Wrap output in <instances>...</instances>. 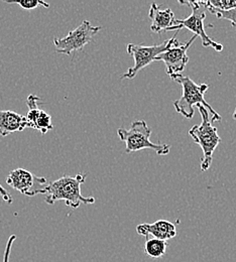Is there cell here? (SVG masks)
<instances>
[{
  "mask_svg": "<svg viewBox=\"0 0 236 262\" xmlns=\"http://www.w3.org/2000/svg\"><path fill=\"white\" fill-rule=\"evenodd\" d=\"M170 79L181 85L183 89L182 97L174 102V107L178 113L185 118L191 119L195 113V106L201 105L208 112L211 122H219L222 117L219 115L213 107L205 100V93L209 89L207 84H197L190 77H185L182 74L170 76Z\"/></svg>",
  "mask_w": 236,
  "mask_h": 262,
  "instance_id": "6da1fadb",
  "label": "cell"
},
{
  "mask_svg": "<svg viewBox=\"0 0 236 262\" xmlns=\"http://www.w3.org/2000/svg\"><path fill=\"white\" fill-rule=\"evenodd\" d=\"M86 177L87 173H78L74 177L64 176L48 184L44 193L46 203L54 205L58 201H64L72 209H78L82 204H94L93 196H84L81 193V186L85 183Z\"/></svg>",
  "mask_w": 236,
  "mask_h": 262,
  "instance_id": "7a4b0ae2",
  "label": "cell"
},
{
  "mask_svg": "<svg viewBox=\"0 0 236 262\" xmlns=\"http://www.w3.org/2000/svg\"><path fill=\"white\" fill-rule=\"evenodd\" d=\"M152 129L147 126L144 120H135L130 129L118 128L117 135L121 141L125 143V152L132 154L145 148L153 149L159 156H167L170 150V146L166 143H154L149 137Z\"/></svg>",
  "mask_w": 236,
  "mask_h": 262,
  "instance_id": "3957f363",
  "label": "cell"
},
{
  "mask_svg": "<svg viewBox=\"0 0 236 262\" xmlns=\"http://www.w3.org/2000/svg\"><path fill=\"white\" fill-rule=\"evenodd\" d=\"M196 107L200 112L202 122L200 125H194L189 130V135L202 148L201 170L206 171L209 169L212 164L213 154L221 142V137L217 132V128L212 125L209 112L201 105H198Z\"/></svg>",
  "mask_w": 236,
  "mask_h": 262,
  "instance_id": "277c9868",
  "label": "cell"
},
{
  "mask_svg": "<svg viewBox=\"0 0 236 262\" xmlns=\"http://www.w3.org/2000/svg\"><path fill=\"white\" fill-rule=\"evenodd\" d=\"M181 4L189 5L192 8V13L190 16H188L185 19H176L175 25L171 29H169V32H178L182 29H187L188 31L194 33V35L199 36L202 40V46L205 48H212L216 52H222L223 46L221 43H218L214 41L211 37L207 35L204 29V19L206 17L205 15V4L204 1H179Z\"/></svg>",
  "mask_w": 236,
  "mask_h": 262,
  "instance_id": "5b68a950",
  "label": "cell"
},
{
  "mask_svg": "<svg viewBox=\"0 0 236 262\" xmlns=\"http://www.w3.org/2000/svg\"><path fill=\"white\" fill-rule=\"evenodd\" d=\"M101 27H94L88 20H83L81 25L71 31L65 37H54L56 52L71 56L72 53L82 51L83 48L92 41L93 36L101 31Z\"/></svg>",
  "mask_w": 236,
  "mask_h": 262,
  "instance_id": "8992f818",
  "label": "cell"
},
{
  "mask_svg": "<svg viewBox=\"0 0 236 262\" xmlns=\"http://www.w3.org/2000/svg\"><path fill=\"white\" fill-rule=\"evenodd\" d=\"M170 42H171V38L165 40L160 45H154V46L128 43L126 50H127V53L134 58L135 65L130 68L123 76H121V80L135 79V76L139 73V71L151 65L153 62H156V59L161 54H163L168 50Z\"/></svg>",
  "mask_w": 236,
  "mask_h": 262,
  "instance_id": "52a82bcc",
  "label": "cell"
},
{
  "mask_svg": "<svg viewBox=\"0 0 236 262\" xmlns=\"http://www.w3.org/2000/svg\"><path fill=\"white\" fill-rule=\"evenodd\" d=\"M6 184L25 196H34L44 195L48 181L45 177H37L28 169L15 168L8 173Z\"/></svg>",
  "mask_w": 236,
  "mask_h": 262,
  "instance_id": "ba28073f",
  "label": "cell"
},
{
  "mask_svg": "<svg viewBox=\"0 0 236 262\" xmlns=\"http://www.w3.org/2000/svg\"><path fill=\"white\" fill-rule=\"evenodd\" d=\"M176 36L177 33L171 37V42L168 50L156 59V62H164L166 65L167 74L169 77L174 75H180L185 70L186 66L189 63L187 52L197 37L196 35H193L187 43L183 45L176 38Z\"/></svg>",
  "mask_w": 236,
  "mask_h": 262,
  "instance_id": "9c48e42d",
  "label": "cell"
},
{
  "mask_svg": "<svg viewBox=\"0 0 236 262\" xmlns=\"http://www.w3.org/2000/svg\"><path fill=\"white\" fill-rule=\"evenodd\" d=\"M39 97L32 94L27 99V105L29 107V113L26 116L28 125L30 128L38 130L42 134H46L48 131L52 130L54 128L52 123L51 115L38 108L37 104L39 102Z\"/></svg>",
  "mask_w": 236,
  "mask_h": 262,
  "instance_id": "30bf717a",
  "label": "cell"
},
{
  "mask_svg": "<svg viewBox=\"0 0 236 262\" xmlns=\"http://www.w3.org/2000/svg\"><path fill=\"white\" fill-rule=\"evenodd\" d=\"M136 232L146 239L152 235L156 239L167 241L177 235L176 225L167 220H158L155 223L139 224L136 226Z\"/></svg>",
  "mask_w": 236,
  "mask_h": 262,
  "instance_id": "8fae6325",
  "label": "cell"
},
{
  "mask_svg": "<svg viewBox=\"0 0 236 262\" xmlns=\"http://www.w3.org/2000/svg\"><path fill=\"white\" fill-rule=\"evenodd\" d=\"M148 16L152 20L151 30L156 33L162 32H169L175 25V14L169 8H164L163 6L157 4L156 2L152 3Z\"/></svg>",
  "mask_w": 236,
  "mask_h": 262,
  "instance_id": "7c38bea8",
  "label": "cell"
},
{
  "mask_svg": "<svg viewBox=\"0 0 236 262\" xmlns=\"http://www.w3.org/2000/svg\"><path fill=\"white\" fill-rule=\"evenodd\" d=\"M28 127L26 116L11 110H0V135L2 137L13 132L25 130Z\"/></svg>",
  "mask_w": 236,
  "mask_h": 262,
  "instance_id": "4fadbf2b",
  "label": "cell"
},
{
  "mask_svg": "<svg viewBox=\"0 0 236 262\" xmlns=\"http://www.w3.org/2000/svg\"><path fill=\"white\" fill-rule=\"evenodd\" d=\"M167 247V241L156 238H147L144 243V253L152 258H161L166 254Z\"/></svg>",
  "mask_w": 236,
  "mask_h": 262,
  "instance_id": "5bb4252c",
  "label": "cell"
},
{
  "mask_svg": "<svg viewBox=\"0 0 236 262\" xmlns=\"http://www.w3.org/2000/svg\"><path fill=\"white\" fill-rule=\"evenodd\" d=\"M205 7L210 12L213 10L229 11L236 9V0H210L204 1Z\"/></svg>",
  "mask_w": 236,
  "mask_h": 262,
  "instance_id": "9a60e30c",
  "label": "cell"
},
{
  "mask_svg": "<svg viewBox=\"0 0 236 262\" xmlns=\"http://www.w3.org/2000/svg\"><path fill=\"white\" fill-rule=\"evenodd\" d=\"M5 2L10 3V4H18L23 9H27V10H31L34 9L38 6H44L46 8L50 7V4L41 1V0H19V1H10V0H5Z\"/></svg>",
  "mask_w": 236,
  "mask_h": 262,
  "instance_id": "2e32d148",
  "label": "cell"
},
{
  "mask_svg": "<svg viewBox=\"0 0 236 262\" xmlns=\"http://www.w3.org/2000/svg\"><path fill=\"white\" fill-rule=\"evenodd\" d=\"M211 13L215 14L217 18L219 19H226L231 23V26L236 28V9H232L229 11H219V10H213Z\"/></svg>",
  "mask_w": 236,
  "mask_h": 262,
  "instance_id": "e0dca14e",
  "label": "cell"
},
{
  "mask_svg": "<svg viewBox=\"0 0 236 262\" xmlns=\"http://www.w3.org/2000/svg\"><path fill=\"white\" fill-rule=\"evenodd\" d=\"M16 240V236L15 235H11L6 243V247H5V251H4V255H3V262H9V256H10V252H11V248L12 245L14 243V241Z\"/></svg>",
  "mask_w": 236,
  "mask_h": 262,
  "instance_id": "ac0fdd59",
  "label": "cell"
},
{
  "mask_svg": "<svg viewBox=\"0 0 236 262\" xmlns=\"http://www.w3.org/2000/svg\"><path fill=\"white\" fill-rule=\"evenodd\" d=\"M0 196L1 198L3 199V201L5 202V203H7V204H12V201H13V199H12V196H10V194L0 185Z\"/></svg>",
  "mask_w": 236,
  "mask_h": 262,
  "instance_id": "d6986e66",
  "label": "cell"
},
{
  "mask_svg": "<svg viewBox=\"0 0 236 262\" xmlns=\"http://www.w3.org/2000/svg\"><path fill=\"white\" fill-rule=\"evenodd\" d=\"M233 118L236 120V108L235 110H234V113H233Z\"/></svg>",
  "mask_w": 236,
  "mask_h": 262,
  "instance_id": "ffe728a7",
  "label": "cell"
}]
</instances>
